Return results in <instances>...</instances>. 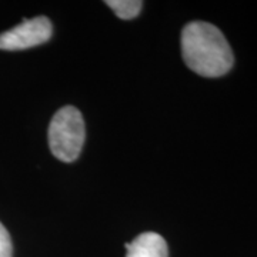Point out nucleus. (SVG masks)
Returning <instances> with one entry per match:
<instances>
[{"mask_svg":"<svg viewBox=\"0 0 257 257\" xmlns=\"http://www.w3.org/2000/svg\"><path fill=\"white\" fill-rule=\"evenodd\" d=\"M182 55L186 66L203 77H220L234 63L224 35L207 22H190L182 32Z\"/></svg>","mask_w":257,"mask_h":257,"instance_id":"obj_1","label":"nucleus"},{"mask_svg":"<svg viewBox=\"0 0 257 257\" xmlns=\"http://www.w3.org/2000/svg\"><path fill=\"white\" fill-rule=\"evenodd\" d=\"M47 138L55 157L64 163L74 162L80 155L86 139L82 113L73 106L59 109L50 121Z\"/></svg>","mask_w":257,"mask_h":257,"instance_id":"obj_2","label":"nucleus"},{"mask_svg":"<svg viewBox=\"0 0 257 257\" xmlns=\"http://www.w3.org/2000/svg\"><path fill=\"white\" fill-rule=\"evenodd\" d=\"M53 33L52 22L46 16L25 19L19 26L0 35V50H25L43 45Z\"/></svg>","mask_w":257,"mask_h":257,"instance_id":"obj_3","label":"nucleus"},{"mask_svg":"<svg viewBox=\"0 0 257 257\" xmlns=\"http://www.w3.org/2000/svg\"><path fill=\"white\" fill-rule=\"evenodd\" d=\"M124 246L127 248L126 257H169L166 240L155 231L142 233L132 243H126Z\"/></svg>","mask_w":257,"mask_h":257,"instance_id":"obj_4","label":"nucleus"},{"mask_svg":"<svg viewBox=\"0 0 257 257\" xmlns=\"http://www.w3.org/2000/svg\"><path fill=\"white\" fill-rule=\"evenodd\" d=\"M106 5L123 20L135 19L143 8V2L139 0H107Z\"/></svg>","mask_w":257,"mask_h":257,"instance_id":"obj_5","label":"nucleus"},{"mask_svg":"<svg viewBox=\"0 0 257 257\" xmlns=\"http://www.w3.org/2000/svg\"><path fill=\"white\" fill-rule=\"evenodd\" d=\"M0 257H13V244L8 229L0 223Z\"/></svg>","mask_w":257,"mask_h":257,"instance_id":"obj_6","label":"nucleus"}]
</instances>
